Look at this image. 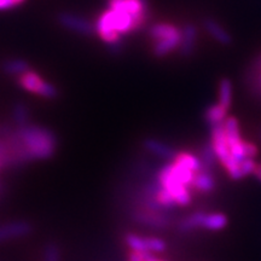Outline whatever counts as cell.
<instances>
[{"instance_id": "obj_6", "label": "cell", "mask_w": 261, "mask_h": 261, "mask_svg": "<svg viewBox=\"0 0 261 261\" xmlns=\"http://www.w3.org/2000/svg\"><path fill=\"white\" fill-rule=\"evenodd\" d=\"M107 6L123 10L144 23L149 18L148 0H107Z\"/></svg>"}, {"instance_id": "obj_17", "label": "cell", "mask_w": 261, "mask_h": 261, "mask_svg": "<svg viewBox=\"0 0 261 261\" xmlns=\"http://www.w3.org/2000/svg\"><path fill=\"white\" fill-rule=\"evenodd\" d=\"M203 212H196V213H192L190 215H187L184 219H181L178 224V230L180 232H190V231H194L196 228L202 227L203 225V219H204Z\"/></svg>"}, {"instance_id": "obj_12", "label": "cell", "mask_w": 261, "mask_h": 261, "mask_svg": "<svg viewBox=\"0 0 261 261\" xmlns=\"http://www.w3.org/2000/svg\"><path fill=\"white\" fill-rule=\"evenodd\" d=\"M180 41H181V34L177 35V37L154 41V44H152V54L159 58L167 56V55L171 54V52L177 50L179 45H180Z\"/></svg>"}, {"instance_id": "obj_4", "label": "cell", "mask_w": 261, "mask_h": 261, "mask_svg": "<svg viewBox=\"0 0 261 261\" xmlns=\"http://www.w3.org/2000/svg\"><path fill=\"white\" fill-rule=\"evenodd\" d=\"M132 219L137 224L146 227L158 228V230L167 228L172 223L171 217L165 212H155L146 210V208H138V210L133 211Z\"/></svg>"}, {"instance_id": "obj_18", "label": "cell", "mask_w": 261, "mask_h": 261, "mask_svg": "<svg viewBox=\"0 0 261 261\" xmlns=\"http://www.w3.org/2000/svg\"><path fill=\"white\" fill-rule=\"evenodd\" d=\"M232 83L228 77H223L219 81V90H218V97L219 100L218 103L221 104L225 109H230L232 104Z\"/></svg>"}, {"instance_id": "obj_9", "label": "cell", "mask_w": 261, "mask_h": 261, "mask_svg": "<svg viewBox=\"0 0 261 261\" xmlns=\"http://www.w3.org/2000/svg\"><path fill=\"white\" fill-rule=\"evenodd\" d=\"M203 28L205 33H207L212 39H214L215 41L219 42L220 45L228 46V45L232 44V37L230 35V33H228L226 29L219 23V22L215 21L214 18H211V17L204 18Z\"/></svg>"}, {"instance_id": "obj_23", "label": "cell", "mask_w": 261, "mask_h": 261, "mask_svg": "<svg viewBox=\"0 0 261 261\" xmlns=\"http://www.w3.org/2000/svg\"><path fill=\"white\" fill-rule=\"evenodd\" d=\"M11 114L16 127L25 126L31 122V110L24 103H16Z\"/></svg>"}, {"instance_id": "obj_31", "label": "cell", "mask_w": 261, "mask_h": 261, "mask_svg": "<svg viewBox=\"0 0 261 261\" xmlns=\"http://www.w3.org/2000/svg\"><path fill=\"white\" fill-rule=\"evenodd\" d=\"M254 175L261 181V163H257L256 165L255 171H254Z\"/></svg>"}, {"instance_id": "obj_32", "label": "cell", "mask_w": 261, "mask_h": 261, "mask_svg": "<svg viewBox=\"0 0 261 261\" xmlns=\"http://www.w3.org/2000/svg\"><path fill=\"white\" fill-rule=\"evenodd\" d=\"M256 70L261 71V60L259 61V63H257V65H256Z\"/></svg>"}, {"instance_id": "obj_21", "label": "cell", "mask_w": 261, "mask_h": 261, "mask_svg": "<svg viewBox=\"0 0 261 261\" xmlns=\"http://www.w3.org/2000/svg\"><path fill=\"white\" fill-rule=\"evenodd\" d=\"M227 225V218L226 215L223 213H211V214H204L203 225L202 227H204L205 230L210 231H219Z\"/></svg>"}, {"instance_id": "obj_19", "label": "cell", "mask_w": 261, "mask_h": 261, "mask_svg": "<svg viewBox=\"0 0 261 261\" xmlns=\"http://www.w3.org/2000/svg\"><path fill=\"white\" fill-rule=\"evenodd\" d=\"M201 156H200V161H201V169L203 171H208L211 172L213 169L215 162H217V155H215L213 145H212L211 140L210 142H205L201 148Z\"/></svg>"}, {"instance_id": "obj_22", "label": "cell", "mask_w": 261, "mask_h": 261, "mask_svg": "<svg viewBox=\"0 0 261 261\" xmlns=\"http://www.w3.org/2000/svg\"><path fill=\"white\" fill-rule=\"evenodd\" d=\"M171 171L173 177L179 182H181L182 185L185 187H192V181H194V177H195V173L191 172L190 169L182 167V166L178 165V163L173 162L171 163Z\"/></svg>"}, {"instance_id": "obj_29", "label": "cell", "mask_w": 261, "mask_h": 261, "mask_svg": "<svg viewBox=\"0 0 261 261\" xmlns=\"http://www.w3.org/2000/svg\"><path fill=\"white\" fill-rule=\"evenodd\" d=\"M25 0H0V11H6V10H12L23 4Z\"/></svg>"}, {"instance_id": "obj_10", "label": "cell", "mask_w": 261, "mask_h": 261, "mask_svg": "<svg viewBox=\"0 0 261 261\" xmlns=\"http://www.w3.org/2000/svg\"><path fill=\"white\" fill-rule=\"evenodd\" d=\"M148 34L149 38L151 39L152 42H154L158 40H163V39H168L180 35L181 28H179L178 25L172 23H163V22H160V23L152 24L151 27L149 28Z\"/></svg>"}, {"instance_id": "obj_11", "label": "cell", "mask_w": 261, "mask_h": 261, "mask_svg": "<svg viewBox=\"0 0 261 261\" xmlns=\"http://www.w3.org/2000/svg\"><path fill=\"white\" fill-rule=\"evenodd\" d=\"M143 144H144V148L149 152H151V154L159 156L161 159L174 160L175 156H177L178 151H175L174 148H172L171 145L166 144V143H163L159 139L146 138Z\"/></svg>"}, {"instance_id": "obj_5", "label": "cell", "mask_w": 261, "mask_h": 261, "mask_svg": "<svg viewBox=\"0 0 261 261\" xmlns=\"http://www.w3.org/2000/svg\"><path fill=\"white\" fill-rule=\"evenodd\" d=\"M57 19L62 27L76 34L92 35L94 33V24L92 22L73 12H60Z\"/></svg>"}, {"instance_id": "obj_1", "label": "cell", "mask_w": 261, "mask_h": 261, "mask_svg": "<svg viewBox=\"0 0 261 261\" xmlns=\"http://www.w3.org/2000/svg\"><path fill=\"white\" fill-rule=\"evenodd\" d=\"M211 143L213 145L218 161H220L221 165L226 169L228 177L233 180L242 179L240 171V161H237L230 151V146H228L226 135H225L224 122L212 127Z\"/></svg>"}, {"instance_id": "obj_8", "label": "cell", "mask_w": 261, "mask_h": 261, "mask_svg": "<svg viewBox=\"0 0 261 261\" xmlns=\"http://www.w3.org/2000/svg\"><path fill=\"white\" fill-rule=\"evenodd\" d=\"M198 38V29L194 23H187L181 28V41L178 51L181 57H190L196 48Z\"/></svg>"}, {"instance_id": "obj_33", "label": "cell", "mask_w": 261, "mask_h": 261, "mask_svg": "<svg viewBox=\"0 0 261 261\" xmlns=\"http://www.w3.org/2000/svg\"><path fill=\"white\" fill-rule=\"evenodd\" d=\"M260 140H261V132H260Z\"/></svg>"}, {"instance_id": "obj_15", "label": "cell", "mask_w": 261, "mask_h": 261, "mask_svg": "<svg viewBox=\"0 0 261 261\" xmlns=\"http://www.w3.org/2000/svg\"><path fill=\"white\" fill-rule=\"evenodd\" d=\"M192 188H195L196 190L200 192L213 191V189L215 188V180L213 175L211 174V172L203 171V169L196 172L194 181H192Z\"/></svg>"}, {"instance_id": "obj_24", "label": "cell", "mask_w": 261, "mask_h": 261, "mask_svg": "<svg viewBox=\"0 0 261 261\" xmlns=\"http://www.w3.org/2000/svg\"><path fill=\"white\" fill-rule=\"evenodd\" d=\"M125 242L130 250L138 253H148L145 248L144 237L136 233H127L125 236Z\"/></svg>"}, {"instance_id": "obj_30", "label": "cell", "mask_w": 261, "mask_h": 261, "mask_svg": "<svg viewBox=\"0 0 261 261\" xmlns=\"http://www.w3.org/2000/svg\"><path fill=\"white\" fill-rule=\"evenodd\" d=\"M128 261H144V259H143L142 254H140V253L133 252V250H130L129 254H128Z\"/></svg>"}, {"instance_id": "obj_16", "label": "cell", "mask_w": 261, "mask_h": 261, "mask_svg": "<svg viewBox=\"0 0 261 261\" xmlns=\"http://www.w3.org/2000/svg\"><path fill=\"white\" fill-rule=\"evenodd\" d=\"M226 117L227 109H225V108L219 103L212 104V106L208 107L204 112V119L211 127L223 123Z\"/></svg>"}, {"instance_id": "obj_28", "label": "cell", "mask_w": 261, "mask_h": 261, "mask_svg": "<svg viewBox=\"0 0 261 261\" xmlns=\"http://www.w3.org/2000/svg\"><path fill=\"white\" fill-rule=\"evenodd\" d=\"M243 152L246 159H255L259 154V149L254 143L243 140Z\"/></svg>"}, {"instance_id": "obj_2", "label": "cell", "mask_w": 261, "mask_h": 261, "mask_svg": "<svg viewBox=\"0 0 261 261\" xmlns=\"http://www.w3.org/2000/svg\"><path fill=\"white\" fill-rule=\"evenodd\" d=\"M18 85L27 92L40 96L46 99H55L58 97V90L55 85L44 80V77L37 71L29 69L17 77Z\"/></svg>"}, {"instance_id": "obj_3", "label": "cell", "mask_w": 261, "mask_h": 261, "mask_svg": "<svg viewBox=\"0 0 261 261\" xmlns=\"http://www.w3.org/2000/svg\"><path fill=\"white\" fill-rule=\"evenodd\" d=\"M158 182L161 187L167 190L169 194L172 195V197L174 198L177 205H184L190 204L191 202V195L189 191V188L182 185L181 182H179L177 179L173 177L172 171H171V163L165 165L160 169L158 173Z\"/></svg>"}, {"instance_id": "obj_27", "label": "cell", "mask_w": 261, "mask_h": 261, "mask_svg": "<svg viewBox=\"0 0 261 261\" xmlns=\"http://www.w3.org/2000/svg\"><path fill=\"white\" fill-rule=\"evenodd\" d=\"M257 163L254 161V159H244L243 161L240 162V171L241 175L243 177H247L249 174H254V171H255Z\"/></svg>"}, {"instance_id": "obj_14", "label": "cell", "mask_w": 261, "mask_h": 261, "mask_svg": "<svg viewBox=\"0 0 261 261\" xmlns=\"http://www.w3.org/2000/svg\"><path fill=\"white\" fill-rule=\"evenodd\" d=\"M224 128L225 135H226V139L228 143V146H234L242 143V138H241L240 132V123L238 120L234 116H227L224 121Z\"/></svg>"}, {"instance_id": "obj_13", "label": "cell", "mask_w": 261, "mask_h": 261, "mask_svg": "<svg viewBox=\"0 0 261 261\" xmlns=\"http://www.w3.org/2000/svg\"><path fill=\"white\" fill-rule=\"evenodd\" d=\"M29 69H32L31 65L23 58H10L3 62L2 64V70L9 76L18 77L19 75L24 74Z\"/></svg>"}, {"instance_id": "obj_20", "label": "cell", "mask_w": 261, "mask_h": 261, "mask_svg": "<svg viewBox=\"0 0 261 261\" xmlns=\"http://www.w3.org/2000/svg\"><path fill=\"white\" fill-rule=\"evenodd\" d=\"M173 162L178 163V165L182 166V167L190 169V171L194 173L201 171L200 158L190 154V152H187V151L177 152V156H175L174 160H173Z\"/></svg>"}, {"instance_id": "obj_25", "label": "cell", "mask_w": 261, "mask_h": 261, "mask_svg": "<svg viewBox=\"0 0 261 261\" xmlns=\"http://www.w3.org/2000/svg\"><path fill=\"white\" fill-rule=\"evenodd\" d=\"M144 242H145V248L146 252L148 253H162L165 252L166 248V242L161 238L159 237H152V236H146L144 237Z\"/></svg>"}, {"instance_id": "obj_26", "label": "cell", "mask_w": 261, "mask_h": 261, "mask_svg": "<svg viewBox=\"0 0 261 261\" xmlns=\"http://www.w3.org/2000/svg\"><path fill=\"white\" fill-rule=\"evenodd\" d=\"M42 261H61V250L56 243H48L45 248Z\"/></svg>"}, {"instance_id": "obj_7", "label": "cell", "mask_w": 261, "mask_h": 261, "mask_svg": "<svg viewBox=\"0 0 261 261\" xmlns=\"http://www.w3.org/2000/svg\"><path fill=\"white\" fill-rule=\"evenodd\" d=\"M32 224L25 220H14L5 224H0V243L25 237L29 233H32Z\"/></svg>"}]
</instances>
